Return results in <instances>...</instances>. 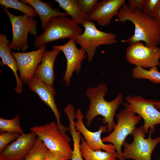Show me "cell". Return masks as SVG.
Segmentation results:
<instances>
[{"instance_id":"20","label":"cell","mask_w":160,"mask_h":160,"mask_svg":"<svg viewBox=\"0 0 160 160\" xmlns=\"http://www.w3.org/2000/svg\"><path fill=\"white\" fill-rule=\"evenodd\" d=\"M81 139L80 150L84 160H117L118 155L116 151L93 150L88 146L83 137L81 136Z\"/></svg>"},{"instance_id":"35","label":"cell","mask_w":160,"mask_h":160,"mask_svg":"<svg viewBox=\"0 0 160 160\" xmlns=\"http://www.w3.org/2000/svg\"><path fill=\"white\" fill-rule=\"evenodd\" d=\"M159 44H160V43H159Z\"/></svg>"},{"instance_id":"11","label":"cell","mask_w":160,"mask_h":160,"mask_svg":"<svg viewBox=\"0 0 160 160\" xmlns=\"http://www.w3.org/2000/svg\"><path fill=\"white\" fill-rule=\"evenodd\" d=\"M46 45L35 51L28 52H15L11 53L15 60L20 73V78L24 84H27L33 76L38 65L41 63Z\"/></svg>"},{"instance_id":"10","label":"cell","mask_w":160,"mask_h":160,"mask_svg":"<svg viewBox=\"0 0 160 160\" xmlns=\"http://www.w3.org/2000/svg\"><path fill=\"white\" fill-rule=\"evenodd\" d=\"M126 58L129 63L144 68L157 66L160 65V48L148 47L138 42L127 47Z\"/></svg>"},{"instance_id":"26","label":"cell","mask_w":160,"mask_h":160,"mask_svg":"<svg viewBox=\"0 0 160 160\" xmlns=\"http://www.w3.org/2000/svg\"><path fill=\"white\" fill-rule=\"evenodd\" d=\"M69 131L72 137L73 148L71 160H84L81 152L80 145L81 133L75 129L73 122H71L68 125Z\"/></svg>"},{"instance_id":"7","label":"cell","mask_w":160,"mask_h":160,"mask_svg":"<svg viewBox=\"0 0 160 160\" xmlns=\"http://www.w3.org/2000/svg\"><path fill=\"white\" fill-rule=\"evenodd\" d=\"M7 15L12 28V37L9 45L11 49L21 50L25 52L29 47L28 42V33L35 37L37 34V22L34 17L25 15H16L1 6Z\"/></svg>"},{"instance_id":"2","label":"cell","mask_w":160,"mask_h":160,"mask_svg":"<svg viewBox=\"0 0 160 160\" xmlns=\"http://www.w3.org/2000/svg\"><path fill=\"white\" fill-rule=\"evenodd\" d=\"M108 91V86L104 83H100L97 87H93L86 89V95L90 102L85 119L87 126L89 127L96 117L102 116L103 123L106 124L108 132L110 133L116 126L114 117L116 111L123 102V96L119 93L114 100L108 101L104 97Z\"/></svg>"},{"instance_id":"18","label":"cell","mask_w":160,"mask_h":160,"mask_svg":"<svg viewBox=\"0 0 160 160\" xmlns=\"http://www.w3.org/2000/svg\"><path fill=\"white\" fill-rule=\"evenodd\" d=\"M21 1L28 4L35 10L41 20V26L44 30L52 18L57 16L68 15L65 12H60L57 8H54L50 3H46L40 0H21Z\"/></svg>"},{"instance_id":"17","label":"cell","mask_w":160,"mask_h":160,"mask_svg":"<svg viewBox=\"0 0 160 160\" xmlns=\"http://www.w3.org/2000/svg\"><path fill=\"white\" fill-rule=\"evenodd\" d=\"M51 47L52 50H46L44 52L41 62L37 67L34 76L46 84L53 86L55 78L54 64L61 50L54 46Z\"/></svg>"},{"instance_id":"30","label":"cell","mask_w":160,"mask_h":160,"mask_svg":"<svg viewBox=\"0 0 160 160\" xmlns=\"http://www.w3.org/2000/svg\"><path fill=\"white\" fill-rule=\"evenodd\" d=\"M69 159L62 154L48 149L46 155L42 160H68Z\"/></svg>"},{"instance_id":"22","label":"cell","mask_w":160,"mask_h":160,"mask_svg":"<svg viewBox=\"0 0 160 160\" xmlns=\"http://www.w3.org/2000/svg\"><path fill=\"white\" fill-rule=\"evenodd\" d=\"M132 75L135 79H145L156 84H160V72L157 66H154L147 70L142 67L136 66L132 70Z\"/></svg>"},{"instance_id":"1","label":"cell","mask_w":160,"mask_h":160,"mask_svg":"<svg viewBox=\"0 0 160 160\" xmlns=\"http://www.w3.org/2000/svg\"><path fill=\"white\" fill-rule=\"evenodd\" d=\"M115 21L125 23L129 21L135 26L134 33L122 42L130 44L144 41L148 47H156L160 42V23L155 18L149 17L137 9L132 12L128 5H123L119 10Z\"/></svg>"},{"instance_id":"33","label":"cell","mask_w":160,"mask_h":160,"mask_svg":"<svg viewBox=\"0 0 160 160\" xmlns=\"http://www.w3.org/2000/svg\"><path fill=\"white\" fill-rule=\"evenodd\" d=\"M155 19L160 23V9L158 12L157 15Z\"/></svg>"},{"instance_id":"32","label":"cell","mask_w":160,"mask_h":160,"mask_svg":"<svg viewBox=\"0 0 160 160\" xmlns=\"http://www.w3.org/2000/svg\"><path fill=\"white\" fill-rule=\"evenodd\" d=\"M155 107L160 111V101L157 100L154 104Z\"/></svg>"},{"instance_id":"23","label":"cell","mask_w":160,"mask_h":160,"mask_svg":"<svg viewBox=\"0 0 160 160\" xmlns=\"http://www.w3.org/2000/svg\"><path fill=\"white\" fill-rule=\"evenodd\" d=\"M0 4L7 9L11 8L18 10L28 16L34 17L37 15L36 12L31 6L17 0H0Z\"/></svg>"},{"instance_id":"34","label":"cell","mask_w":160,"mask_h":160,"mask_svg":"<svg viewBox=\"0 0 160 160\" xmlns=\"http://www.w3.org/2000/svg\"><path fill=\"white\" fill-rule=\"evenodd\" d=\"M0 160H7L1 159V158H0Z\"/></svg>"},{"instance_id":"19","label":"cell","mask_w":160,"mask_h":160,"mask_svg":"<svg viewBox=\"0 0 160 160\" xmlns=\"http://www.w3.org/2000/svg\"><path fill=\"white\" fill-rule=\"evenodd\" d=\"M59 6L65 11L71 19L78 24H83L86 21L90 20L89 15L83 12L79 7L76 0H55Z\"/></svg>"},{"instance_id":"24","label":"cell","mask_w":160,"mask_h":160,"mask_svg":"<svg viewBox=\"0 0 160 160\" xmlns=\"http://www.w3.org/2000/svg\"><path fill=\"white\" fill-rule=\"evenodd\" d=\"M20 116L17 115L12 119H7L0 118V132H9L20 135L24 133L20 125Z\"/></svg>"},{"instance_id":"8","label":"cell","mask_w":160,"mask_h":160,"mask_svg":"<svg viewBox=\"0 0 160 160\" xmlns=\"http://www.w3.org/2000/svg\"><path fill=\"white\" fill-rule=\"evenodd\" d=\"M145 139L143 126L136 127L132 135L133 141L130 143L125 140L123 143L122 152L125 159L134 160H152L151 155L156 145L160 143V136L153 139L151 133H149Z\"/></svg>"},{"instance_id":"27","label":"cell","mask_w":160,"mask_h":160,"mask_svg":"<svg viewBox=\"0 0 160 160\" xmlns=\"http://www.w3.org/2000/svg\"><path fill=\"white\" fill-rule=\"evenodd\" d=\"M160 9V0H145L142 10L148 16L155 18Z\"/></svg>"},{"instance_id":"5","label":"cell","mask_w":160,"mask_h":160,"mask_svg":"<svg viewBox=\"0 0 160 160\" xmlns=\"http://www.w3.org/2000/svg\"><path fill=\"white\" fill-rule=\"evenodd\" d=\"M136 114L126 108L121 111L118 114H115L117 124L113 131L108 136L101 138L103 143H110L114 146L119 160H125L121 151L123 143L129 135H132L136 125L142 118Z\"/></svg>"},{"instance_id":"14","label":"cell","mask_w":160,"mask_h":160,"mask_svg":"<svg viewBox=\"0 0 160 160\" xmlns=\"http://www.w3.org/2000/svg\"><path fill=\"white\" fill-rule=\"evenodd\" d=\"M28 84L30 89L36 93L52 110L55 117L59 130L63 133H66V131H69V128L64 126L60 122V114L55 102L56 92L53 86L46 84L34 76Z\"/></svg>"},{"instance_id":"9","label":"cell","mask_w":160,"mask_h":160,"mask_svg":"<svg viewBox=\"0 0 160 160\" xmlns=\"http://www.w3.org/2000/svg\"><path fill=\"white\" fill-rule=\"evenodd\" d=\"M125 100L127 103L123 104L125 108L134 112L143 119L145 134L148 132L149 129V133L154 132L155 126L160 124V111L154 105L157 100L145 99L136 95H127Z\"/></svg>"},{"instance_id":"15","label":"cell","mask_w":160,"mask_h":160,"mask_svg":"<svg viewBox=\"0 0 160 160\" xmlns=\"http://www.w3.org/2000/svg\"><path fill=\"white\" fill-rule=\"evenodd\" d=\"M37 136L33 132L20 135L0 153V158L7 160H24L33 146Z\"/></svg>"},{"instance_id":"28","label":"cell","mask_w":160,"mask_h":160,"mask_svg":"<svg viewBox=\"0 0 160 160\" xmlns=\"http://www.w3.org/2000/svg\"><path fill=\"white\" fill-rule=\"evenodd\" d=\"M20 135L9 132L1 133L0 134V153L7 147V145L14 140L17 139Z\"/></svg>"},{"instance_id":"21","label":"cell","mask_w":160,"mask_h":160,"mask_svg":"<svg viewBox=\"0 0 160 160\" xmlns=\"http://www.w3.org/2000/svg\"><path fill=\"white\" fill-rule=\"evenodd\" d=\"M10 42L7 36L0 34V57L1 59L0 65L1 66L7 65L11 69H13L17 66L14 56L11 53V49L9 47Z\"/></svg>"},{"instance_id":"4","label":"cell","mask_w":160,"mask_h":160,"mask_svg":"<svg viewBox=\"0 0 160 160\" xmlns=\"http://www.w3.org/2000/svg\"><path fill=\"white\" fill-rule=\"evenodd\" d=\"M82 25L84 28V31L73 38L76 44L79 45L87 53L88 62L92 60L98 47L117 42L116 34L99 30L92 21H85Z\"/></svg>"},{"instance_id":"13","label":"cell","mask_w":160,"mask_h":160,"mask_svg":"<svg viewBox=\"0 0 160 160\" xmlns=\"http://www.w3.org/2000/svg\"><path fill=\"white\" fill-rule=\"evenodd\" d=\"M70 39L64 44L54 46L63 52L67 60L66 68L63 80L67 86L70 85L73 72L78 73L80 71L81 63L87 57L86 52L84 49L77 48L73 39Z\"/></svg>"},{"instance_id":"29","label":"cell","mask_w":160,"mask_h":160,"mask_svg":"<svg viewBox=\"0 0 160 160\" xmlns=\"http://www.w3.org/2000/svg\"><path fill=\"white\" fill-rule=\"evenodd\" d=\"M80 9L85 14L89 15L98 0H76Z\"/></svg>"},{"instance_id":"12","label":"cell","mask_w":160,"mask_h":160,"mask_svg":"<svg viewBox=\"0 0 160 160\" xmlns=\"http://www.w3.org/2000/svg\"><path fill=\"white\" fill-rule=\"evenodd\" d=\"M84 117L81 110L77 109L75 116L77 121H74V124L76 130L83 136L89 147L94 151H100L103 149L105 151H116V149L112 144H106L102 141L101 134L108 132L106 126H100L97 131L91 132L87 129L84 124L83 119Z\"/></svg>"},{"instance_id":"3","label":"cell","mask_w":160,"mask_h":160,"mask_svg":"<svg viewBox=\"0 0 160 160\" xmlns=\"http://www.w3.org/2000/svg\"><path fill=\"white\" fill-rule=\"evenodd\" d=\"M42 33L35 37L34 44L36 49L56 40L73 38L83 32L79 24L65 16L52 18Z\"/></svg>"},{"instance_id":"16","label":"cell","mask_w":160,"mask_h":160,"mask_svg":"<svg viewBox=\"0 0 160 160\" xmlns=\"http://www.w3.org/2000/svg\"><path fill=\"white\" fill-rule=\"evenodd\" d=\"M125 2V0H103L98 2L89 15L90 20L96 21L99 26L108 25Z\"/></svg>"},{"instance_id":"31","label":"cell","mask_w":160,"mask_h":160,"mask_svg":"<svg viewBox=\"0 0 160 160\" xmlns=\"http://www.w3.org/2000/svg\"><path fill=\"white\" fill-rule=\"evenodd\" d=\"M145 0H128V6L130 11L132 12L136 9L142 10Z\"/></svg>"},{"instance_id":"25","label":"cell","mask_w":160,"mask_h":160,"mask_svg":"<svg viewBox=\"0 0 160 160\" xmlns=\"http://www.w3.org/2000/svg\"><path fill=\"white\" fill-rule=\"evenodd\" d=\"M47 150V148L42 141L37 137L33 146L24 160H42Z\"/></svg>"},{"instance_id":"6","label":"cell","mask_w":160,"mask_h":160,"mask_svg":"<svg viewBox=\"0 0 160 160\" xmlns=\"http://www.w3.org/2000/svg\"><path fill=\"white\" fill-rule=\"evenodd\" d=\"M43 142L48 149L62 154L71 159L73 150L70 144L71 140L65 133L58 129L57 123L51 122L41 126L36 125L30 128Z\"/></svg>"}]
</instances>
